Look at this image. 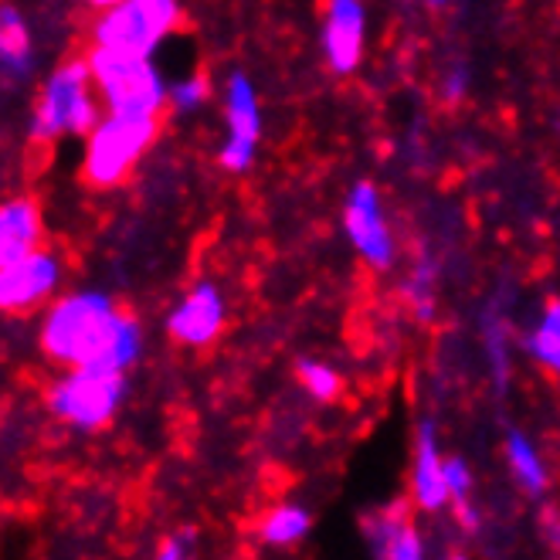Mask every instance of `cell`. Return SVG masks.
<instances>
[{"label":"cell","instance_id":"cell-1","mask_svg":"<svg viewBox=\"0 0 560 560\" xmlns=\"http://www.w3.org/2000/svg\"><path fill=\"white\" fill-rule=\"evenodd\" d=\"M42 350L61 368L126 374L140 357V323L103 292H69L45 313Z\"/></svg>","mask_w":560,"mask_h":560},{"label":"cell","instance_id":"cell-2","mask_svg":"<svg viewBox=\"0 0 560 560\" xmlns=\"http://www.w3.org/2000/svg\"><path fill=\"white\" fill-rule=\"evenodd\" d=\"M98 92L92 82L89 58H69L48 75L42 85L35 119H31V140L55 143L61 137H89L98 122Z\"/></svg>","mask_w":560,"mask_h":560},{"label":"cell","instance_id":"cell-3","mask_svg":"<svg viewBox=\"0 0 560 560\" xmlns=\"http://www.w3.org/2000/svg\"><path fill=\"white\" fill-rule=\"evenodd\" d=\"M160 137V116H129V113H109L103 116L89 133L85 160H82V180L95 190L119 187L140 156L153 147Z\"/></svg>","mask_w":560,"mask_h":560},{"label":"cell","instance_id":"cell-4","mask_svg":"<svg viewBox=\"0 0 560 560\" xmlns=\"http://www.w3.org/2000/svg\"><path fill=\"white\" fill-rule=\"evenodd\" d=\"M85 58L92 69L95 92L109 113H129V116H160L163 113L167 89H163L150 58L103 48V45H92Z\"/></svg>","mask_w":560,"mask_h":560},{"label":"cell","instance_id":"cell-5","mask_svg":"<svg viewBox=\"0 0 560 560\" xmlns=\"http://www.w3.org/2000/svg\"><path fill=\"white\" fill-rule=\"evenodd\" d=\"M180 18L177 0H119L106 11H95L89 38L92 45L150 58L156 45L180 27Z\"/></svg>","mask_w":560,"mask_h":560},{"label":"cell","instance_id":"cell-6","mask_svg":"<svg viewBox=\"0 0 560 560\" xmlns=\"http://www.w3.org/2000/svg\"><path fill=\"white\" fill-rule=\"evenodd\" d=\"M126 381L116 371L103 368H69L61 381L48 390V408L55 418H61L72 428H103L113 421L119 401H122Z\"/></svg>","mask_w":560,"mask_h":560},{"label":"cell","instance_id":"cell-7","mask_svg":"<svg viewBox=\"0 0 560 560\" xmlns=\"http://www.w3.org/2000/svg\"><path fill=\"white\" fill-rule=\"evenodd\" d=\"M65 279L61 255L51 248L31 252L11 266L0 269V313L27 316L55 300V292Z\"/></svg>","mask_w":560,"mask_h":560},{"label":"cell","instance_id":"cell-8","mask_svg":"<svg viewBox=\"0 0 560 560\" xmlns=\"http://www.w3.org/2000/svg\"><path fill=\"white\" fill-rule=\"evenodd\" d=\"M228 129H232V137L221 150V163L228 171H245L258 143V103L248 79L242 75H235L228 85Z\"/></svg>","mask_w":560,"mask_h":560},{"label":"cell","instance_id":"cell-9","mask_svg":"<svg viewBox=\"0 0 560 560\" xmlns=\"http://www.w3.org/2000/svg\"><path fill=\"white\" fill-rule=\"evenodd\" d=\"M45 242L42 205L35 197H11L0 201V269L38 252Z\"/></svg>","mask_w":560,"mask_h":560},{"label":"cell","instance_id":"cell-10","mask_svg":"<svg viewBox=\"0 0 560 560\" xmlns=\"http://www.w3.org/2000/svg\"><path fill=\"white\" fill-rule=\"evenodd\" d=\"M224 323V310H221V295L214 285H197L187 300L171 313V337L177 343L187 347H208Z\"/></svg>","mask_w":560,"mask_h":560},{"label":"cell","instance_id":"cell-11","mask_svg":"<svg viewBox=\"0 0 560 560\" xmlns=\"http://www.w3.org/2000/svg\"><path fill=\"white\" fill-rule=\"evenodd\" d=\"M364 48V8L360 0H326V55L334 72H353Z\"/></svg>","mask_w":560,"mask_h":560},{"label":"cell","instance_id":"cell-12","mask_svg":"<svg viewBox=\"0 0 560 560\" xmlns=\"http://www.w3.org/2000/svg\"><path fill=\"white\" fill-rule=\"evenodd\" d=\"M347 232L353 238V245L364 252L368 261L374 266H387L390 261V235L387 224L377 211V194L371 184H360L347 205Z\"/></svg>","mask_w":560,"mask_h":560},{"label":"cell","instance_id":"cell-13","mask_svg":"<svg viewBox=\"0 0 560 560\" xmlns=\"http://www.w3.org/2000/svg\"><path fill=\"white\" fill-rule=\"evenodd\" d=\"M448 492V479H445V463L439 458V448L432 442V432H421L418 439V466H415V500L421 510H442Z\"/></svg>","mask_w":560,"mask_h":560},{"label":"cell","instance_id":"cell-14","mask_svg":"<svg viewBox=\"0 0 560 560\" xmlns=\"http://www.w3.org/2000/svg\"><path fill=\"white\" fill-rule=\"evenodd\" d=\"M0 72L8 79H24L31 72V31L11 4H0Z\"/></svg>","mask_w":560,"mask_h":560},{"label":"cell","instance_id":"cell-15","mask_svg":"<svg viewBox=\"0 0 560 560\" xmlns=\"http://www.w3.org/2000/svg\"><path fill=\"white\" fill-rule=\"evenodd\" d=\"M374 540L381 544L384 557H394V560L421 557L418 534L411 530V523L405 516H377L374 520Z\"/></svg>","mask_w":560,"mask_h":560},{"label":"cell","instance_id":"cell-16","mask_svg":"<svg viewBox=\"0 0 560 560\" xmlns=\"http://www.w3.org/2000/svg\"><path fill=\"white\" fill-rule=\"evenodd\" d=\"M310 530V516L295 506H279L266 516L261 523V540L266 544H276V547H285V544H295L303 540Z\"/></svg>","mask_w":560,"mask_h":560},{"label":"cell","instance_id":"cell-17","mask_svg":"<svg viewBox=\"0 0 560 560\" xmlns=\"http://www.w3.org/2000/svg\"><path fill=\"white\" fill-rule=\"evenodd\" d=\"M530 347H534V353L544 368L560 374V303L557 300L547 306V316L537 329V337L530 340Z\"/></svg>","mask_w":560,"mask_h":560},{"label":"cell","instance_id":"cell-18","mask_svg":"<svg viewBox=\"0 0 560 560\" xmlns=\"http://www.w3.org/2000/svg\"><path fill=\"white\" fill-rule=\"evenodd\" d=\"M510 463H513V472L520 476V482L530 489V492H537V489H544V469H540V458H537V452L526 445L520 435H513L510 439Z\"/></svg>","mask_w":560,"mask_h":560},{"label":"cell","instance_id":"cell-19","mask_svg":"<svg viewBox=\"0 0 560 560\" xmlns=\"http://www.w3.org/2000/svg\"><path fill=\"white\" fill-rule=\"evenodd\" d=\"M295 374H300V381L306 384V390L316 394L319 401H334L337 394H340V387H343V381L334 371L323 368V364H313V360H303V364L295 368Z\"/></svg>","mask_w":560,"mask_h":560},{"label":"cell","instance_id":"cell-20","mask_svg":"<svg viewBox=\"0 0 560 560\" xmlns=\"http://www.w3.org/2000/svg\"><path fill=\"white\" fill-rule=\"evenodd\" d=\"M208 98V79L205 75H194L187 82H180L174 92H171V103L174 109H197Z\"/></svg>","mask_w":560,"mask_h":560},{"label":"cell","instance_id":"cell-21","mask_svg":"<svg viewBox=\"0 0 560 560\" xmlns=\"http://www.w3.org/2000/svg\"><path fill=\"white\" fill-rule=\"evenodd\" d=\"M85 4H89L92 11H106V8H113V4H119V0H85Z\"/></svg>","mask_w":560,"mask_h":560},{"label":"cell","instance_id":"cell-22","mask_svg":"<svg viewBox=\"0 0 560 560\" xmlns=\"http://www.w3.org/2000/svg\"><path fill=\"white\" fill-rule=\"evenodd\" d=\"M435 4H442V0H435Z\"/></svg>","mask_w":560,"mask_h":560}]
</instances>
